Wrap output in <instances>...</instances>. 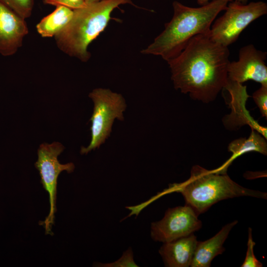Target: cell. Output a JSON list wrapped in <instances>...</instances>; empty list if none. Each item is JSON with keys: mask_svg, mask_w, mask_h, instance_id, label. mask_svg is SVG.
Masks as SVG:
<instances>
[{"mask_svg": "<svg viewBox=\"0 0 267 267\" xmlns=\"http://www.w3.org/2000/svg\"><path fill=\"white\" fill-rule=\"evenodd\" d=\"M94 103L93 111L90 120L91 141L89 145L81 149L82 154H87L98 148L110 136L112 127L116 119L124 120L123 112L127 105L123 96L109 89H94L89 95Z\"/></svg>", "mask_w": 267, "mask_h": 267, "instance_id": "5b68a950", "label": "cell"}, {"mask_svg": "<svg viewBox=\"0 0 267 267\" xmlns=\"http://www.w3.org/2000/svg\"><path fill=\"white\" fill-rule=\"evenodd\" d=\"M248 0H235V1L242 4H246Z\"/></svg>", "mask_w": 267, "mask_h": 267, "instance_id": "7402d4cb", "label": "cell"}, {"mask_svg": "<svg viewBox=\"0 0 267 267\" xmlns=\"http://www.w3.org/2000/svg\"><path fill=\"white\" fill-rule=\"evenodd\" d=\"M238 221L224 225L214 236L204 241H197L191 267H209L213 260L222 254L225 248L223 244Z\"/></svg>", "mask_w": 267, "mask_h": 267, "instance_id": "7c38bea8", "label": "cell"}, {"mask_svg": "<svg viewBox=\"0 0 267 267\" xmlns=\"http://www.w3.org/2000/svg\"><path fill=\"white\" fill-rule=\"evenodd\" d=\"M256 243L252 237V229L248 228V238L247 250L244 261L241 266L242 267H262L263 264L255 257L254 253V247Z\"/></svg>", "mask_w": 267, "mask_h": 267, "instance_id": "2e32d148", "label": "cell"}, {"mask_svg": "<svg viewBox=\"0 0 267 267\" xmlns=\"http://www.w3.org/2000/svg\"><path fill=\"white\" fill-rule=\"evenodd\" d=\"M192 233L174 241L164 243L159 253L167 267H190L197 242Z\"/></svg>", "mask_w": 267, "mask_h": 267, "instance_id": "8fae6325", "label": "cell"}, {"mask_svg": "<svg viewBox=\"0 0 267 267\" xmlns=\"http://www.w3.org/2000/svg\"><path fill=\"white\" fill-rule=\"evenodd\" d=\"M267 54L252 44L244 46L239 50L238 60L228 64V80L239 84L253 80L267 86Z\"/></svg>", "mask_w": 267, "mask_h": 267, "instance_id": "9c48e42d", "label": "cell"}, {"mask_svg": "<svg viewBox=\"0 0 267 267\" xmlns=\"http://www.w3.org/2000/svg\"><path fill=\"white\" fill-rule=\"evenodd\" d=\"M227 4L222 0H213L200 7H191L178 1H173L172 19L141 53L160 56L167 62L174 58L193 37L210 32L214 20L220 12L225 10Z\"/></svg>", "mask_w": 267, "mask_h": 267, "instance_id": "7a4b0ae2", "label": "cell"}, {"mask_svg": "<svg viewBox=\"0 0 267 267\" xmlns=\"http://www.w3.org/2000/svg\"><path fill=\"white\" fill-rule=\"evenodd\" d=\"M63 150V146L58 142L51 144L43 143L38 150V157L35 167L39 172L41 183L49 195V213L45 220L41 222L47 234L52 233L51 229L54 224L56 211V187L58 176L63 171L71 173L75 169V165L72 162L65 164L59 163L58 156Z\"/></svg>", "mask_w": 267, "mask_h": 267, "instance_id": "52a82bcc", "label": "cell"}, {"mask_svg": "<svg viewBox=\"0 0 267 267\" xmlns=\"http://www.w3.org/2000/svg\"><path fill=\"white\" fill-rule=\"evenodd\" d=\"M97 266L105 267H137L134 261L133 252L131 248L125 251L122 257L117 261L111 263H97Z\"/></svg>", "mask_w": 267, "mask_h": 267, "instance_id": "e0dca14e", "label": "cell"}, {"mask_svg": "<svg viewBox=\"0 0 267 267\" xmlns=\"http://www.w3.org/2000/svg\"><path fill=\"white\" fill-rule=\"evenodd\" d=\"M102 0H86V4H88L92 2L99 1Z\"/></svg>", "mask_w": 267, "mask_h": 267, "instance_id": "44dd1931", "label": "cell"}, {"mask_svg": "<svg viewBox=\"0 0 267 267\" xmlns=\"http://www.w3.org/2000/svg\"><path fill=\"white\" fill-rule=\"evenodd\" d=\"M74 10L65 6H56L55 9L44 17L36 25L39 34L43 38L55 37L71 21Z\"/></svg>", "mask_w": 267, "mask_h": 267, "instance_id": "5bb4252c", "label": "cell"}, {"mask_svg": "<svg viewBox=\"0 0 267 267\" xmlns=\"http://www.w3.org/2000/svg\"><path fill=\"white\" fill-rule=\"evenodd\" d=\"M178 192L185 205L199 216L220 201L241 196L267 199V193L248 189L238 184L226 172L208 170L199 165L193 166L186 181L169 185L165 193Z\"/></svg>", "mask_w": 267, "mask_h": 267, "instance_id": "3957f363", "label": "cell"}, {"mask_svg": "<svg viewBox=\"0 0 267 267\" xmlns=\"http://www.w3.org/2000/svg\"><path fill=\"white\" fill-rule=\"evenodd\" d=\"M44 2L55 6H65L73 10L82 8L86 5V0H44Z\"/></svg>", "mask_w": 267, "mask_h": 267, "instance_id": "d6986e66", "label": "cell"}, {"mask_svg": "<svg viewBox=\"0 0 267 267\" xmlns=\"http://www.w3.org/2000/svg\"><path fill=\"white\" fill-rule=\"evenodd\" d=\"M125 4L135 6L132 0H102L74 10L71 21L54 37L57 47L70 56L88 61L89 45L104 30L114 9Z\"/></svg>", "mask_w": 267, "mask_h": 267, "instance_id": "277c9868", "label": "cell"}, {"mask_svg": "<svg viewBox=\"0 0 267 267\" xmlns=\"http://www.w3.org/2000/svg\"><path fill=\"white\" fill-rule=\"evenodd\" d=\"M262 117L267 118V86L261 85L252 95Z\"/></svg>", "mask_w": 267, "mask_h": 267, "instance_id": "ac0fdd59", "label": "cell"}, {"mask_svg": "<svg viewBox=\"0 0 267 267\" xmlns=\"http://www.w3.org/2000/svg\"><path fill=\"white\" fill-rule=\"evenodd\" d=\"M16 14L26 19L32 14L34 0H0Z\"/></svg>", "mask_w": 267, "mask_h": 267, "instance_id": "9a60e30c", "label": "cell"}, {"mask_svg": "<svg viewBox=\"0 0 267 267\" xmlns=\"http://www.w3.org/2000/svg\"><path fill=\"white\" fill-rule=\"evenodd\" d=\"M266 139L261 134L253 129L248 138L241 137L234 140L228 147V151L232 153L231 158L219 168L226 171L235 159L249 152L256 151L267 155Z\"/></svg>", "mask_w": 267, "mask_h": 267, "instance_id": "4fadbf2b", "label": "cell"}, {"mask_svg": "<svg viewBox=\"0 0 267 267\" xmlns=\"http://www.w3.org/2000/svg\"><path fill=\"white\" fill-rule=\"evenodd\" d=\"M209 33L193 37L168 61L175 88L204 103L213 101L224 89L230 62L228 47L212 40Z\"/></svg>", "mask_w": 267, "mask_h": 267, "instance_id": "6da1fadb", "label": "cell"}, {"mask_svg": "<svg viewBox=\"0 0 267 267\" xmlns=\"http://www.w3.org/2000/svg\"><path fill=\"white\" fill-rule=\"evenodd\" d=\"M209 0H197V2L198 4L201 5H203L208 3ZM222 0L228 2L233 1L235 0Z\"/></svg>", "mask_w": 267, "mask_h": 267, "instance_id": "ffe728a7", "label": "cell"}, {"mask_svg": "<svg viewBox=\"0 0 267 267\" xmlns=\"http://www.w3.org/2000/svg\"><path fill=\"white\" fill-rule=\"evenodd\" d=\"M28 32L25 19L0 1V54L4 56L14 54Z\"/></svg>", "mask_w": 267, "mask_h": 267, "instance_id": "30bf717a", "label": "cell"}, {"mask_svg": "<svg viewBox=\"0 0 267 267\" xmlns=\"http://www.w3.org/2000/svg\"><path fill=\"white\" fill-rule=\"evenodd\" d=\"M224 14L211 26L209 35L215 42L228 47L252 22L267 13V4L260 1L242 4L230 2Z\"/></svg>", "mask_w": 267, "mask_h": 267, "instance_id": "8992f818", "label": "cell"}, {"mask_svg": "<svg viewBox=\"0 0 267 267\" xmlns=\"http://www.w3.org/2000/svg\"><path fill=\"white\" fill-rule=\"evenodd\" d=\"M198 217L187 205L169 208L161 220L151 223V237L164 243L194 233L202 227Z\"/></svg>", "mask_w": 267, "mask_h": 267, "instance_id": "ba28073f", "label": "cell"}]
</instances>
